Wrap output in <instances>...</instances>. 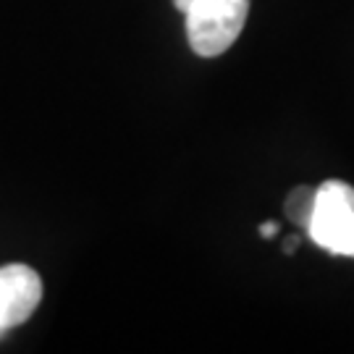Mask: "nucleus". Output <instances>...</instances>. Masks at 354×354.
Listing matches in <instances>:
<instances>
[{"label": "nucleus", "instance_id": "1", "mask_svg": "<svg viewBox=\"0 0 354 354\" xmlns=\"http://www.w3.org/2000/svg\"><path fill=\"white\" fill-rule=\"evenodd\" d=\"M250 13V0H192L187 39L200 58H215L239 39Z\"/></svg>", "mask_w": 354, "mask_h": 354}, {"label": "nucleus", "instance_id": "2", "mask_svg": "<svg viewBox=\"0 0 354 354\" xmlns=\"http://www.w3.org/2000/svg\"><path fill=\"white\" fill-rule=\"evenodd\" d=\"M307 234L317 247L354 257V187L336 178L323 181L317 187L315 213Z\"/></svg>", "mask_w": 354, "mask_h": 354}, {"label": "nucleus", "instance_id": "3", "mask_svg": "<svg viewBox=\"0 0 354 354\" xmlns=\"http://www.w3.org/2000/svg\"><path fill=\"white\" fill-rule=\"evenodd\" d=\"M42 302V279L21 263L0 268V328L8 330L26 323Z\"/></svg>", "mask_w": 354, "mask_h": 354}, {"label": "nucleus", "instance_id": "4", "mask_svg": "<svg viewBox=\"0 0 354 354\" xmlns=\"http://www.w3.org/2000/svg\"><path fill=\"white\" fill-rule=\"evenodd\" d=\"M315 200H317V189H313V187H297V189H291L289 197H286V205H283L286 218H289L291 223L307 228L310 221H313V213H315Z\"/></svg>", "mask_w": 354, "mask_h": 354}, {"label": "nucleus", "instance_id": "5", "mask_svg": "<svg viewBox=\"0 0 354 354\" xmlns=\"http://www.w3.org/2000/svg\"><path fill=\"white\" fill-rule=\"evenodd\" d=\"M260 234H263V239L276 236V234H279V223H273V221H270V223H263V226H260Z\"/></svg>", "mask_w": 354, "mask_h": 354}, {"label": "nucleus", "instance_id": "6", "mask_svg": "<svg viewBox=\"0 0 354 354\" xmlns=\"http://www.w3.org/2000/svg\"><path fill=\"white\" fill-rule=\"evenodd\" d=\"M297 247H299V239H297V236H289V241L283 244V252H294Z\"/></svg>", "mask_w": 354, "mask_h": 354}, {"label": "nucleus", "instance_id": "7", "mask_svg": "<svg viewBox=\"0 0 354 354\" xmlns=\"http://www.w3.org/2000/svg\"><path fill=\"white\" fill-rule=\"evenodd\" d=\"M174 6H176L181 13H187L189 11V6H192V0H174Z\"/></svg>", "mask_w": 354, "mask_h": 354}]
</instances>
